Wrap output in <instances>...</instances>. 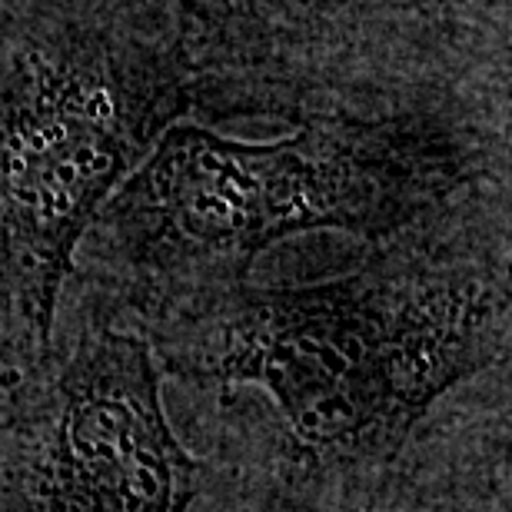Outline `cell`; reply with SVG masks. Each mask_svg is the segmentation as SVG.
<instances>
[{
	"label": "cell",
	"mask_w": 512,
	"mask_h": 512,
	"mask_svg": "<svg viewBox=\"0 0 512 512\" xmlns=\"http://www.w3.org/2000/svg\"><path fill=\"white\" fill-rule=\"evenodd\" d=\"M370 247L330 280L243 283L140 330L163 380L207 403V512L346 493L446 396L509 366L506 180Z\"/></svg>",
	"instance_id": "6da1fadb"
},
{
	"label": "cell",
	"mask_w": 512,
	"mask_h": 512,
	"mask_svg": "<svg viewBox=\"0 0 512 512\" xmlns=\"http://www.w3.org/2000/svg\"><path fill=\"white\" fill-rule=\"evenodd\" d=\"M506 180V114L463 97L383 114H316L250 143L177 120L77 250L67 290L133 330L250 283L303 233L383 243Z\"/></svg>",
	"instance_id": "7a4b0ae2"
},
{
	"label": "cell",
	"mask_w": 512,
	"mask_h": 512,
	"mask_svg": "<svg viewBox=\"0 0 512 512\" xmlns=\"http://www.w3.org/2000/svg\"><path fill=\"white\" fill-rule=\"evenodd\" d=\"M197 110V87L120 0H0V386L44 360L90 223Z\"/></svg>",
	"instance_id": "3957f363"
},
{
	"label": "cell",
	"mask_w": 512,
	"mask_h": 512,
	"mask_svg": "<svg viewBox=\"0 0 512 512\" xmlns=\"http://www.w3.org/2000/svg\"><path fill=\"white\" fill-rule=\"evenodd\" d=\"M223 117L383 114L456 97L446 54L476 0H120Z\"/></svg>",
	"instance_id": "277c9868"
},
{
	"label": "cell",
	"mask_w": 512,
	"mask_h": 512,
	"mask_svg": "<svg viewBox=\"0 0 512 512\" xmlns=\"http://www.w3.org/2000/svg\"><path fill=\"white\" fill-rule=\"evenodd\" d=\"M207 483L147 336L64 290L47 356L0 386V512H197Z\"/></svg>",
	"instance_id": "5b68a950"
},
{
	"label": "cell",
	"mask_w": 512,
	"mask_h": 512,
	"mask_svg": "<svg viewBox=\"0 0 512 512\" xmlns=\"http://www.w3.org/2000/svg\"><path fill=\"white\" fill-rule=\"evenodd\" d=\"M509 366L456 389L383 473L296 512H509Z\"/></svg>",
	"instance_id": "8992f818"
}]
</instances>
